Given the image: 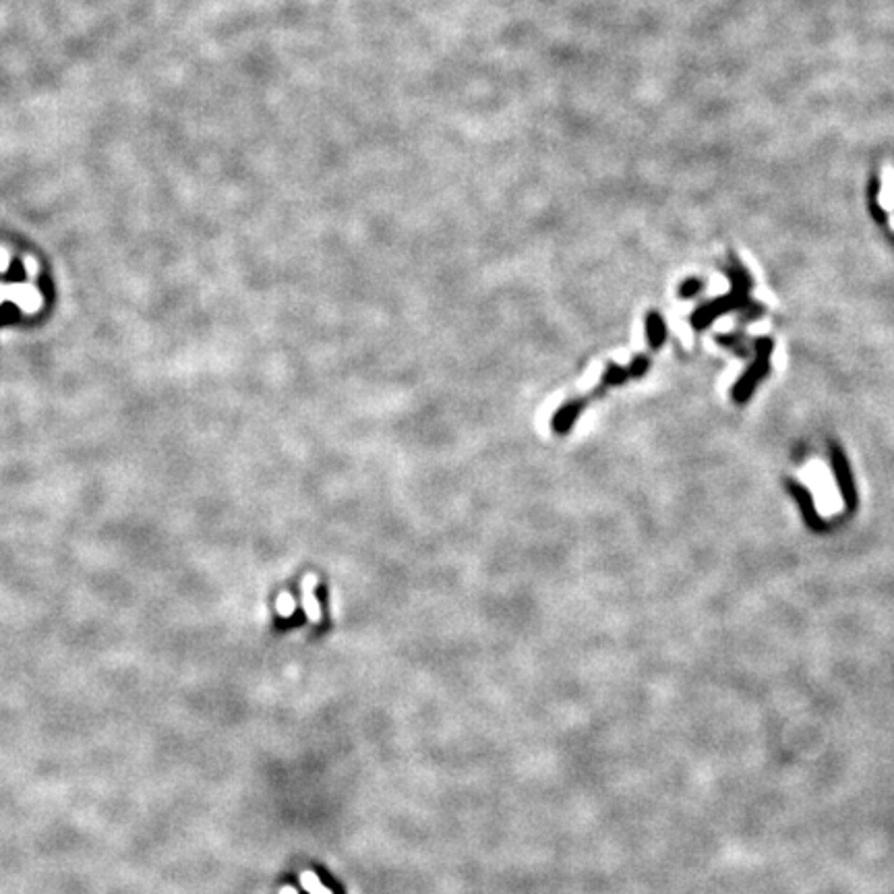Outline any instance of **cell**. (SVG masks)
<instances>
[{"label":"cell","instance_id":"obj_1","mask_svg":"<svg viewBox=\"0 0 894 894\" xmlns=\"http://www.w3.org/2000/svg\"><path fill=\"white\" fill-rule=\"evenodd\" d=\"M756 346H758V358H756L754 366L741 377V381L737 383V387L733 392V396H735L737 402H745L748 400V396L752 394V390L756 387V383L760 381L762 377L766 375V371H768V357L772 352V342L770 340H758Z\"/></svg>","mask_w":894,"mask_h":894},{"label":"cell","instance_id":"obj_2","mask_svg":"<svg viewBox=\"0 0 894 894\" xmlns=\"http://www.w3.org/2000/svg\"><path fill=\"white\" fill-rule=\"evenodd\" d=\"M830 455H832V468H834V472H837V479H839L841 491H843V495H845V499H847L849 507H853V505H855V487H853V479H851L847 460H845V455L841 453V449H839L837 446H832V449H830Z\"/></svg>","mask_w":894,"mask_h":894},{"label":"cell","instance_id":"obj_3","mask_svg":"<svg viewBox=\"0 0 894 894\" xmlns=\"http://www.w3.org/2000/svg\"><path fill=\"white\" fill-rule=\"evenodd\" d=\"M878 203L886 212L894 209V170L888 166L882 170V191L878 195Z\"/></svg>","mask_w":894,"mask_h":894},{"label":"cell","instance_id":"obj_4","mask_svg":"<svg viewBox=\"0 0 894 894\" xmlns=\"http://www.w3.org/2000/svg\"><path fill=\"white\" fill-rule=\"evenodd\" d=\"M646 329H648V340H650V344L656 348L661 342H665V336H667V327H665V321L659 317L656 313H650L648 315V319H646Z\"/></svg>","mask_w":894,"mask_h":894},{"label":"cell","instance_id":"obj_5","mask_svg":"<svg viewBox=\"0 0 894 894\" xmlns=\"http://www.w3.org/2000/svg\"><path fill=\"white\" fill-rule=\"evenodd\" d=\"M789 489L791 493L797 497V501L802 503V509H804V516L805 520H807V524H818V518H816V509H813V503H811V497L807 495L804 487H799V485H793V483H789Z\"/></svg>","mask_w":894,"mask_h":894},{"label":"cell","instance_id":"obj_6","mask_svg":"<svg viewBox=\"0 0 894 894\" xmlns=\"http://www.w3.org/2000/svg\"><path fill=\"white\" fill-rule=\"evenodd\" d=\"M301 884H303V888L309 894H333L321 884V880H319V876L315 872H305L301 876Z\"/></svg>","mask_w":894,"mask_h":894},{"label":"cell","instance_id":"obj_7","mask_svg":"<svg viewBox=\"0 0 894 894\" xmlns=\"http://www.w3.org/2000/svg\"><path fill=\"white\" fill-rule=\"evenodd\" d=\"M700 288V284H689V286H685L681 292H683V296H687V294H692V292H696Z\"/></svg>","mask_w":894,"mask_h":894},{"label":"cell","instance_id":"obj_8","mask_svg":"<svg viewBox=\"0 0 894 894\" xmlns=\"http://www.w3.org/2000/svg\"><path fill=\"white\" fill-rule=\"evenodd\" d=\"M280 894H298V890H296V888H292V886H284V888L280 890Z\"/></svg>","mask_w":894,"mask_h":894},{"label":"cell","instance_id":"obj_9","mask_svg":"<svg viewBox=\"0 0 894 894\" xmlns=\"http://www.w3.org/2000/svg\"><path fill=\"white\" fill-rule=\"evenodd\" d=\"M890 224H893V228H894V218H893V220H890Z\"/></svg>","mask_w":894,"mask_h":894}]
</instances>
